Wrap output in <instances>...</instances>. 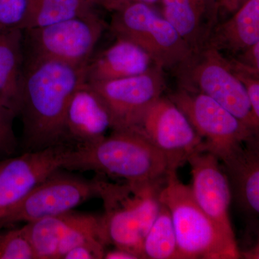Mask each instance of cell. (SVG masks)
Wrapping results in <instances>:
<instances>
[{"mask_svg":"<svg viewBox=\"0 0 259 259\" xmlns=\"http://www.w3.org/2000/svg\"><path fill=\"white\" fill-rule=\"evenodd\" d=\"M86 67L33 56L24 64L19 115L25 151L66 144V108L75 90L86 81Z\"/></svg>","mask_w":259,"mask_h":259,"instance_id":"1","label":"cell"},{"mask_svg":"<svg viewBox=\"0 0 259 259\" xmlns=\"http://www.w3.org/2000/svg\"><path fill=\"white\" fill-rule=\"evenodd\" d=\"M63 168L93 171L126 182L163 180L172 172L166 157L133 130L112 131L94 144L71 148Z\"/></svg>","mask_w":259,"mask_h":259,"instance_id":"2","label":"cell"},{"mask_svg":"<svg viewBox=\"0 0 259 259\" xmlns=\"http://www.w3.org/2000/svg\"><path fill=\"white\" fill-rule=\"evenodd\" d=\"M166 179L123 184L97 180L98 197L105 207L102 221L110 244L144 258V238L159 211L160 193Z\"/></svg>","mask_w":259,"mask_h":259,"instance_id":"3","label":"cell"},{"mask_svg":"<svg viewBox=\"0 0 259 259\" xmlns=\"http://www.w3.org/2000/svg\"><path fill=\"white\" fill-rule=\"evenodd\" d=\"M160 201L171 212L176 233L178 259H238L236 241L227 236L200 208L190 185L170 172L160 193Z\"/></svg>","mask_w":259,"mask_h":259,"instance_id":"4","label":"cell"},{"mask_svg":"<svg viewBox=\"0 0 259 259\" xmlns=\"http://www.w3.org/2000/svg\"><path fill=\"white\" fill-rule=\"evenodd\" d=\"M172 71L179 88L210 97L258 134L259 120L253 114L244 87L221 51L206 46L192 51Z\"/></svg>","mask_w":259,"mask_h":259,"instance_id":"5","label":"cell"},{"mask_svg":"<svg viewBox=\"0 0 259 259\" xmlns=\"http://www.w3.org/2000/svg\"><path fill=\"white\" fill-rule=\"evenodd\" d=\"M168 97L202 139L201 151L212 153L221 163L250 140L258 138L253 129L203 94L178 87Z\"/></svg>","mask_w":259,"mask_h":259,"instance_id":"6","label":"cell"},{"mask_svg":"<svg viewBox=\"0 0 259 259\" xmlns=\"http://www.w3.org/2000/svg\"><path fill=\"white\" fill-rule=\"evenodd\" d=\"M110 27L116 37L134 42L163 69H175L192 52L171 24L145 3L131 2L116 10Z\"/></svg>","mask_w":259,"mask_h":259,"instance_id":"7","label":"cell"},{"mask_svg":"<svg viewBox=\"0 0 259 259\" xmlns=\"http://www.w3.org/2000/svg\"><path fill=\"white\" fill-rule=\"evenodd\" d=\"M106 24L96 13L25 30L30 56L86 67Z\"/></svg>","mask_w":259,"mask_h":259,"instance_id":"8","label":"cell"},{"mask_svg":"<svg viewBox=\"0 0 259 259\" xmlns=\"http://www.w3.org/2000/svg\"><path fill=\"white\" fill-rule=\"evenodd\" d=\"M131 130L157 148L166 157L172 171H177L202 148V139L168 96L158 98Z\"/></svg>","mask_w":259,"mask_h":259,"instance_id":"9","label":"cell"},{"mask_svg":"<svg viewBox=\"0 0 259 259\" xmlns=\"http://www.w3.org/2000/svg\"><path fill=\"white\" fill-rule=\"evenodd\" d=\"M96 197L97 180H87L57 171L32 189L0 220V225L28 223L70 212Z\"/></svg>","mask_w":259,"mask_h":259,"instance_id":"10","label":"cell"},{"mask_svg":"<svg viewBox=\"0 0 259 259\" xmlns=\"http://www.w3.org/2000/svg\"><path fill=\"white\" fill-rule=\"evenodd\" d=\"M89 83L108 109L112 131L134 128L166 89L164 69L156 65L137 76Z\"/></svg>","mask_w":259,"mask_h":259,"instance_id":"11","label":"cell"},{"mask_svg":"<svg viewBox=\"0 0 259 259\" xmlns=\"http://www.w3.org/2000/svg\"><path fill=\"white\" fill-rule=\"evenodd\" d=\"M71 148L56 145L0 162V220L32 189L63 168Z\"/></svg>","mask_w":259,"mask_h":259,"instance_id":"12","label":"cell"},{"mask_svg":"<svg viewBox=\"0 0 259 259\" xmlns=\"http://www.w3.org/2000/svg\"><path fill=\"white\" fill-rule=\"evenodd\" d=\"M187 162L191 166L190 187L196 202L227 236L236 241L229 214L231 187L222 163L207 151L194 153Z\"/></svg>","mask_w":259,"mask_h":259,"instance_id":"13","label":"cell"},{"mask_svg":"<svg viewBox=\"0 0 259 259\" xmlns=\"http://www.w3.org/2000/svg\"><path fill=\"white\" fill-rule=\"evenodd\" d=\"M112 129L111 116L101 97L87 81L75 90L64 119V142L86 146L105 137Z\"/></svg>","mask_w":259,"mask_h":259,"instance_id":"14","label":"cell"},{"mask_svg":"<svg viewBox=\"0 0 259 259\" xmlns=\"http://www.w3.org/2000/svg\"><path fill=\"white\" fill-rule=\"evenodd\" d=\"M232 199L239 208L250 217L259 213L258 138L250 140L234 154L222 162Z\"/></svg>","mask_w":259,"mask_h":259,"instance_id":"15","label":"cell"},{"mask_svg":"<svg viewBox=\"0 0 259 259\" xmlns=\"http://www.w3.org/2000/svg\"><path fill=\"white\" fill-rule=\"evenodd\" d=\"M154 65L141 48L125 39L117 37L112 46L89 61L86 81L102 82L137 76L146 72Z\"/></svg>","mask_w":259,"mask_h":259,"instance_id":"16","label":"cell"},{"mask_svg":"<svg viewBox=\"0 0 259 259\" xmlns=\"http://www.w3.org/2000/svg\"><path fill=\"white\" fill-rule=\"evenodd\" d=\"M23 32L0 28V100L15 117L21 105Z\"/></svg>","mask_w":259,"mask_h":259,"instance_id":"17","label":"cell"},{"mask_svg":"<svg viewBox=\"0 0 259 259\" xmlns=\"http://www.w3.org/2000/svg\"><path fill=\"white\" fill-rule=\"evenodd\" d=\"M259 42V0H248L233 18L217 24L207 46L233 54Z\"/></svg>","mask_w":259,"mask_h":259,"instance_id":"18","label":"cell"},{"mask_svg":"<svg viewBox=\"0 0 259 259\" xmlns=\"http://www.w3.org/2000/svg\"><path fill=\"white\" fill-rule=\"evenodd\" d=\"M163 18L166 19L191 51L206 47L215 25L214 19L202 14L193 0H163Z\"/></svg>","mask_w":259,"mask_h":259,"instance_id":"19","label":"cell"},{"mask_svg":"<svg viewBox=\"0 0 259 259\" xmlns=\"http://www.w3.org/2000/svg\"><path fill=\"white\" fill-rule=\"evenodd\" d=\"M74 212L63 213L25 223V234L33 250L35 259H56L58 248Z\"/></svg>","mask_w":259,"mask_h":259,"instance_id":"20","label":"cell"},{"mask_svg":"<svg viewBox=\"0 0 259 259\" xmlns=\"http://www.w3.org/2000/svg\"><path fill=\"white\" fill-rule=\"evenodd\" d=\"M24 31L95 13L87 0H28Z\"/></svg>","mask_w":259,"mask_h":259,"instance_id":"21","label":"cell"},{"mask_svg":"<svg viewBox=\"0 0 259 259\" xmlns=\"http://www.w3.org/2000/svg\"><path fill=\"white\" fill-rule=\"evenodd\" d=\"M144 258L178 259V248L171 212L161 202L154 222L143 243Z\"/></svg>","mask_w":259,"mask_h":259,"instance_id":"22","label":"cell"},{"mask_svg":"<svg viewBox=\"0 0 259 259\" xmlns=\"http://www.w3.org/2000/svg\"><path fill=\"white\" fill-rule=\"evenodd\" d=\"M0 259H35L23 227L0 232Z\"/></svg>","mask_w":259,"mask_h":259,"instance_id":"23","label":"cell"},{"mask_svg":"<svg viewBox=\"0 0 259 259\" xmlns=\"http://www.w3.org/2000/svg\"><path fill=\"white\" fill-rule=\"evenodd\" d=\"M228 59V58H227ZM232 71L244 87L255 118L259 120V71L242 64L234 57L228 59Z\"/></svg>","mask_w":259,"mask_h":259,"instance_id":"24","label":"cell"},{"mask_svg":"<svg viewBox=\"0 0 259 259\" xmlns=\"http://www.w3.org/2000/svg\"><path fill=\"white\" fill-rule=\"evenodd\" d=\"M28 0H0V28L24 30Z\"/></svg>","mask_w":259,"mask_h":259,"instance_id":"25","label":"cell"},{"mask_svg":"<svg viewBox=\"0 0 259 259\" xmlns=\"http://www.w3.org/2000/svg\"><path fill=\"white\" fill-rule=\"evenodd\" d=\"M106 246L99 243H85L71 248L63 259H102L104 258Z\"/></svg>","mask_w":259,"mask_h":259,"instance_id":"26","label":"cell"},{"mask_svg":"<svg viewBox=\"0 0 259 259\" xmlns=\"http://www.w3.org/2000/svg\"><path fill=\"white\" fill-rule=\"evenodd\" d=\"M15 116L3 105L0 100V134L8 139L15 140L13 122Z\"/></svg>","mask_w":259,"mask_h":259,"instance_id":"27","label":"cell"},{"mask_svg":"<svg viewBox=\"0 0 259 259\" xmlns=\"http://www.w3.org/2000/svg\"><path fill=\"white\" fill-rule=\"evenodd\" d=\"M242 64L259 71V42L234 57Z\"/></svg>","mask_w":259,"mask_h":259,"instance_id":"28","label":"cell"},{"mask_svg":"<svg viewBox=\"0 0 259 259\" xmlns=\"http://www.w3.org/2000/svg\"><path fill=\"white\" fill-rule=\"evenodd\" d=\"M158 1V0H98V4L104 5L107 9L116 11L131 2H140L146 5H151L157 3Z\"/></svg>","mask_w":259,"mask_h":259,"instance_id":"29","label":"cell"},{"mask_svg":"<svg viewBox=\"0 0 259 259\" xmlns=\"http://www.w3.org/2000/svg\"><path fill=\"white\" fill-rule=\"evenodd\" d=\"M105 259H139L137 255L128 250L122 248H115V249L105 251L104 255Z\"/></svg>","mask_w":259,"mask_h":259,"instance_id":"30","label":"cell"},{"mask_svg":"<svg viewBox=\"0 0 259 259\" xmlns=\"http://www.w3.org/2000/svg\"><path fill=\"white\" fill-rule=\"evenodd\" d=\"M15 141L7 138L0 134V151H13L15 148Z\"/></svg>","mask_w":259,"mask_h":259,"instance_id":"31","label":"cell"},{"mask_svg":"<svg viewBox=\"0 0 259 259\" xmlns=\"http://www.w3.org/2000/svg\"><path fill=\"white\" fill-rule=\"evenodd\" d=\"M87 1H88L89 3H91V4L95 5V4H98V0H87Z\"/></svg>","mask_w":259,"mask_h":259,"instance_id":"32","label":"cell"}]
</instances>
